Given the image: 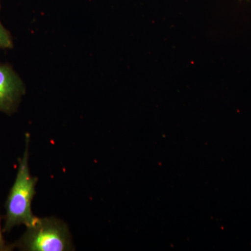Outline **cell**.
Instances as JSON below:
<instances>
[{"label":"cell","mask_w":251,"mask_h":251,"mask_svg":"<svg viewBox=\"0 0 251 251\" xmlns=\"http://www.w3.org/2000/svg\"><path fill=\"white\" fill-rule=\"evenodd\" d=\"M12 249L26 251H66L73 249L67 226L55 218H37L22 237L11 244Z\"/></svg>","instance_id":"7a4b0ae2"},{"label":"cell","mask_w":251,"mask_h":251,"mask_svg":"<svg viewBox=\"0 0 251 251\" xmlns=\"http://www.w3.org/2000/svg\"><path fill=\"white\" fill-rule=\"evenodd\" d=\"M29 136H25V148L18 160L17 174L5 203V224L3 232H9L16 226L26 227L36 222L37 217L31 211L37 178L31 175L29 167Z\"/></svg>","instance_id":"6da1fadb"},{"label":"cell","mask_w":251,"mask_h":251,"mask_svg":"<svg viewBox=\"0 0 251 251\" xmlns=\"http://www.w3.org/2000/svg\"><path fill=\"white\" fill-rule=\"evenodd\" d=\"M25 87L9 64H0V112L11 115L16 111Z\"/></svg>","instance_id":"3957f363"},{"label":"cell","mask_w":251,"mask_h":251,"mask_svg":"<svg viewBox=\"0 0 251 251\" xmlns=\"http://www.w3.org/2000/svg\"><path fill=\"white\" fill-rule=\"evenodd\" d=\"M1 9V4H0ZM14 46L12 36L7 29L3 26L0 21V49H11Z\"/></svg>","instance_id":"277c9868"},{"label":"cell","mask_w":251,"mask_h":251,"mask_svg":"<svg viewBox=\"0 0 251 251\" xmlns=\"http://www.w3.org/2000/svg\"><path fill=\"white\" fill-rule=\"evenodd\" d=\"M3 230L1 229V224H0V251H7L13 250L11 245L6 244L5 242L2 234Z\"/></svg>","instance_id":"5b68a950"}]
</instances>
